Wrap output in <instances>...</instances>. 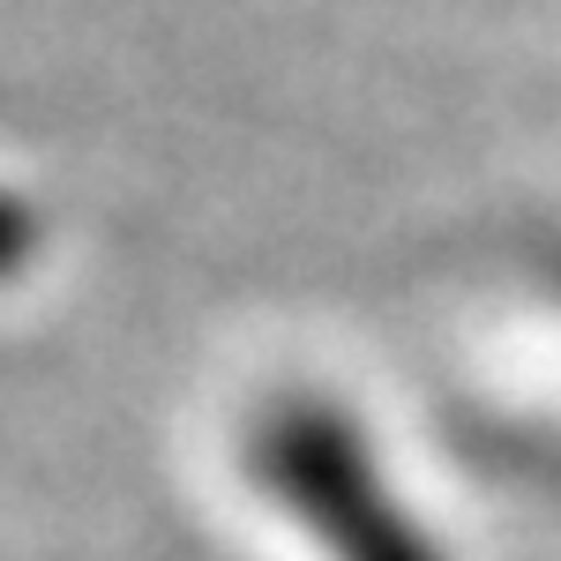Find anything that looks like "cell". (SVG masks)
<instances>
[{"label":"cell","instance_id":"obj_2","mask_svg":"<svg viewBox=\"0 0 561 561\" xmlns=\"http://www.w3.org/2000/svg\"><path fill=\"white\" fill-rule=\"evenodd\" d=\"M23 255V217H15V203H0V270Z\"/></svg>","mask_w":561,"mask_h":561},{"label":"cell","instance_id":"obj_1","mask_svg":"<svg viewBox=\"0 0 561 561\" xmlns=\"http://www.w3.org/2000/svg\"><path fill=\"white\" fill-rule=\"evenodd\" d=\"M248 465L330 561H442L420 517L389 494L367 434L330 404H277L255 427Z\"/></svg>","mask_w":561,"mask_h":561}]
</instances>
